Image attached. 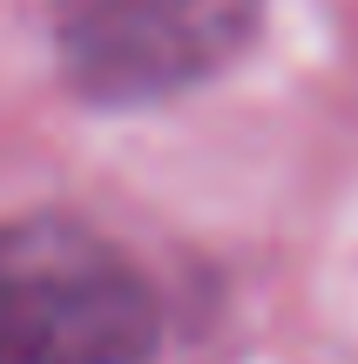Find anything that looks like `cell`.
<instances>
[{
	"label": "cell",
	"mask_w": 358,
	"mask_h": 364,
	"mask_svg": "<svg viewBox=\"0 0 358 364\" xmlns=\"http://www.w3.org/2000/svg\"><path fill=\"white\" fill-rule=\"evenodd\" d=\"M264 0H75L61 68L102 108H149L243 54Z\"/></svg>",
	"instance_id": "cell-2"
},
{
	"label": "cell",
	"mask_w": 358,
	"mask_h": 364,
	"mask_svg": "<svg viewBox=\"0 0 358 364\" xmlns=\"http://www.w3.org/2000/svg\"><path fill=\"white\" fill-rule=\"evenodd\" d=\"M162 338L149 277L61 216L0 223V364H142Z\"/></svg>",
	"instance_id": "cell-1"
}]
</instances>
